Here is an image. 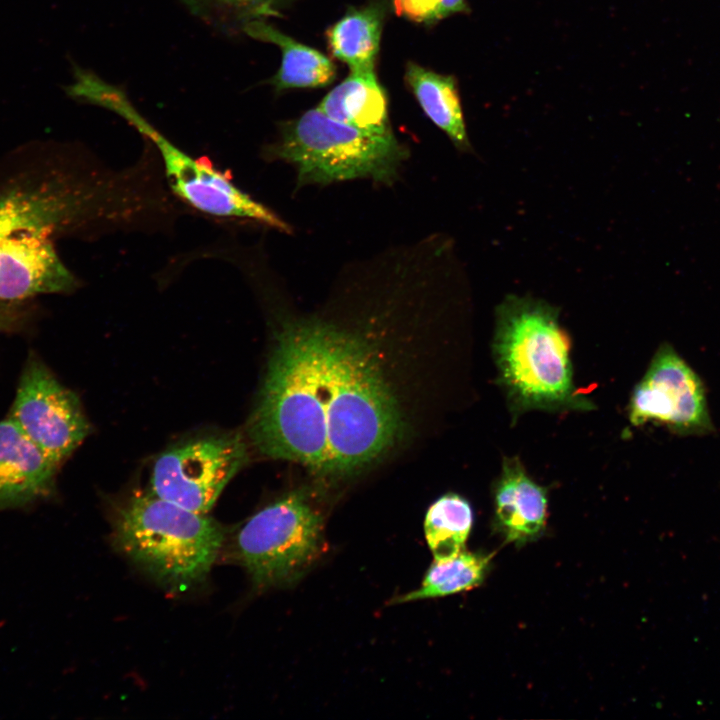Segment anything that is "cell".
Segmentation results:
<instances>
[{"instance_id":"cell-1","label":"cell","mask_w":720,"mask_h":720,"mask_svg":"<svg viewBox=\"0 0 720 720\" xmlns=\"http://www.w3.org/2000/svg\"><path fill=\"white\" fill-rule=\"evenodd\" d=\"M114 194L105 183L59 176L0 193V304L74 289L77 280L56 253L52 235L110 216Z\"/></svg>"},{"instance_id":"cell-2","label":"cell","mask_w":720,"mask_h":720,"mask_svg":"<svg viewBox=\"0 0 720 720\" xmlns=\"http://www.w3.org/2000/svg\"><path fill=\"white\" fill-rule=\"evenodd\" d=\"M325 367L324 321H285L248 424L250 440L261 454L325 471Z\"/></svg>"},{"instance_id":"cell-3","label":"cell","mask_w":720,"mask_h":720,"mask_svg":"<svg viewBox=\"0 0 720 720\" xmlns=\"http://www.w3.org/2000/svg\"><path fill=\"white\" fill-rule=\"evenodd\" d=\"M324 472L346 473L389 448L401 428L396 399L360 338L324 321Z\"/></svg>"},{"instance_id":"cell-4","label":"cell","mask_w":720,"mask_h":720,"mask_svg":"<svg viewBox=\"0 0 720 720\" xmlns=\"http://www.w3.org/2000/svg\"><path fill=\"white\" fill-rule=\"evenodd\" d=\"M493 354L499 382L515 413L593 408L575 387L570 341L550 305L507 297L497 308Z\"/></svg>"},{"instance_id":"cell-5","label":"cell","mask_w":720,"mask_h":720,"mask_svg":"<svg viewBox=\"0 0 720 720\" xmlns=\"http://www.w3.org/2000/svg\"><path fill=\"white\" fill-rule=\"evenodd\" d=\"M114 540L158 581L185 590L207 576L221 549L223 531L207 514L148 491L133 494L117 512Z\"/></svg>"},{"instance_id":"cell-6","label":"cell","mask_w":720,"mask_h":720,"mask_svg":"<svg viewBox=\"0 0 720 720\" xmlns=\"http://www.w3.org/2000/svg\"><path fill=\"white\" fill-rule=\"evenodd\" d=\"M265 154L296 169L297 186L354 179L392 184L408 157L394 133L374 134L329 118L317 107L285 122Z\"/></svg>"},{"instance_id":"cell-7","label":"cell","mask_w":720,"mask_h":720,"mask_svg":"<svg viewBox=\"0 0 720 720\" xmlns=\"http://www.w3.org/2000/svg\"><path fill=\"white\" fill-rule=\"evenodd\" d=\"M323 518L305 491H293L239 529L235 554L258 589L293 584L319 557Z\"/></svg>"},{"instance_id":"cell-8","label":"cell","mask_w":720,"mask_h":720,"mask_svg":"<svg viewBox=\"0 0 720 720\" xmlns=\"http://www.w3.org/2000/svg\"><path fill=\"white\" fill-rule=\"evenodd\" d=\"M247 457V444L239 433L188 441L156 460L150 491L190 511L207 514Z\"/></svg>"},{"instance_id":"cell-9","label":"cell","mask_w":720,"mask_h":720,"mask_svg":"<svg viewBox=\"0 0 720 720\" xmlns=\"http://www.w3.org/2000/svg\"><path fill=\"white\" fill-rule=\"evenodd\" d=\"M118 115L154 143L171 189L190 206L211 216L249 219L284 233L291 232L283 219L239 189L230 177L209 162L192 158L166 139L130 101L121 105Z\"/></svg>"},{"instance_id":"cell-10","label":"cell","mask_w":720,"mask_h":720,"mask_svg":"<svg viewBox=\"0 0 720 720\" xmlns=\"http://www.w3.org/2000/svg\"><path fill=\"white\" fill-rule=\"evenodd\" d=\"M9 418L58 465L90 432L76 395L34 353L26 360Z\"/></svg>"},{"instance_id":"cell-11","label":"cell","mask_w":720,"mask_h":720,"mask_svg":"<svg viewBox=\"0 0 720 720\" xmlns=\"http://www.w3.org/2000/svg\"><path fill=\"white\" fill-rule=\"evenodd\" d=\"M634 426L656 422L680 434L712 428L701 380L669 345H662L635 386L629 404Z\"/></svg>"},{"instance_id":"cell-12","label":"cell","mask_w":720,"mask_h":720,"mask_svg":"<svg viewBox=\"0 0 720 720\" xmlns=\"http://www.w3.org/2000/svg\"><path fill=\"white\" fill-rule=\"evenodd\" d=\"M493 528L506 543L520 547L539 538L546 527L548 494L517 458H504L493 488Z\"/></svg>"},{"instance_id":"cell-13","label":"cell","mask_w":720,"mask_h":720,"mask_svg":"<svg viewBox=\"0 0 720 720\" xmlns=\"http://www.w3.org/2000/svg\"><path fill=\"white\" fill-rule=\"evenodd\" d=\"M58 466L10 418L0 422V509L49 496Z\"/></svg>"},{"instance_id":"cell-14","label":"cell","mask_w":720,"mask_h":720,"mask_svg":"<svg viewBox=\"0 0 720 720\" xmlns=\"http://www.w3.org/2000/svg\"><path fill=\"white\" fill-rule=\"evenodd\" d=\"M317 108L329 118L365 132L393 133L387 98L374 71L351 72Z\"/></svg>"},{"instance_id":"cell-15","label":"cell","mask_w":720,"mask_h":720,"mask_svg":"<svg viewBox=\"0 0 720 720\" xmlns=\"http://www.w3.org/2000/svg\"><path fill=\"white\" fill-rule=\"evenodd\" d=\"M242 31L254 39L273 43L281 49V67L271 79L276 90L322 87L333 81L336 67L328 57L295 41L263 19L248 22Z\"/></svg>"},{"instance_id":"cell-16","label":"cell","mask_w":720,"mask_h":720,"mask_svg":"<svg viewBox=\"0 0 720 720\" xmlns=\"http://www.w3.org/2000/svg\"><path fill=\"white\" fill-rule=\"evenodd\" d=\"M406 81L428 118L460 150L470 148L456 79L409 63Z\"/></svg>"},{"instance_id":"cell-17","label":"cell","mask_w":720,"mask_h":720,"mask_svg":"<svg viewBox=\"0 0 720 720\" xmlns=\"http://www.w3.org/2000/svg\"><path fill=\"white\" fill-rule=\"evenodd\" d=\"M384 9L372 4L349 10L327 32L333 55L351 72L374 71L383 27Z\"/></svg>"},{"instance_id":"cell-18","label":"cell","mask_w":720,"mask_h":720,"mask_svg":"<svg viewBox=\"0 0 720 720\" xmlns=\"http://www.w3.org/2000/svg\"><path fill=\"white\" fill-rule=\"evenodd\" d=\"M491 558L492 555L464 549L453 556L434 559L420 587L394 598L392 603L437 598L471 590L484 581Z\"/></svg>"},{"instance_id":"cell-19","label":"cell","mask_w":720,"mask_h":720,"mask_svg":"<svg viewBox=\"0 0 720 720\" xmlns=\"http://www.w3.org/2000/svg\"><path fill=\"white\" fill-rule=\"evenodd\" d=\"M473 525L470 503L462 496L447 493L428 508L424 533L434 559L453 556L465 549Z\"/></svg>"},{"instance_id":"cell-20","label":"cell","mask_w":720,"mask_h":720,"mask_svg":"<svg viewBox=\"0 0 720 720\" xmlns=\"http://www.w3.org/2000/svg\"><path fill=\"white\" fill-rule=\"evenodd\" d=\"M190 11L222 28L239 27L276 15L283 0H182Z\"/></svg>"},{"instance_id":"cell-21","label":"cell","mask_w":720,"mask_h":720,"mask_svg":"<svg viewBox=\"0 0 720 720\" xmlns=\"http://www.w3.org/2000/svg\"><path fill=\"white\" fill-rule=\"evenodd\" d=\"M393 7L398 16L424 24L469 12L466 0H393Z\"/></svg>"},{"instance_id":"cell-22","label":"cell","mask_w":720,"mask_h":720,"mask_svg":"<svg viewBox=\"0 0 720 720\" xmlns=\"http://www.w3.org/2000/svg\"><path fill=\"white\" fill-rule=\"evenodd\" d=\"M9 322L8 318L5 317L4 312L0 310V330L2 328L7 327V323Z\"/></svg>"}]
</instances>
